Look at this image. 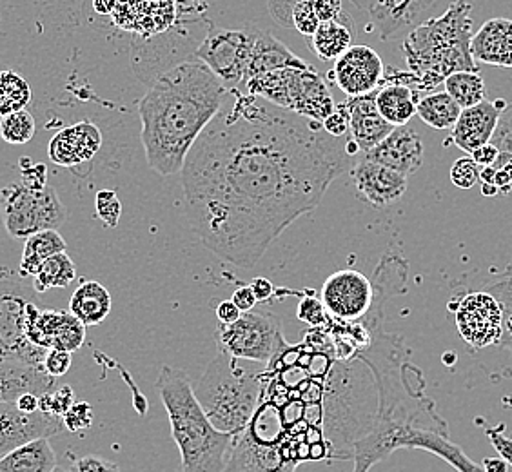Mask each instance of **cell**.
Wrapping results in <instances>:
<instances>
[{
  "mask_svg": "<svg viewBox=\"0 0 512 472\" xmlns=\"http://www.w3.org/2000/svg\"><path fill=\"white\" fill-rule=\"evenodd\" d=\"M235 93L209 122L182 168L186 217L200 242L251 269L278 236L320 206L347 168L344 138L315 120Z\"/></svg>",
  "mask_w": 512,
  "mask_h": 472,
  "instance_id": "1",
  "label": "cell"
},
{
  "mask_svg": "<svg viewBox=\"0 0 512 472\" xmlns=\"http://www.w3.org/2000/svg\"><path fill=\"white\" fill-rule=\"evenodd\" d=\"M227 93L202 62L164 71L138 102L140 142L149 168L160 177L180 173L202 131L222 111Z\"/></svg>",
  "mask_w": 512,
  "mask_h": 472,
  "instance_id": "2",
  "label": "cell"
},
{
  "mask_svg": "<svg viewBox=\"0 0 512 472\" xmlns=\"http://www.w3.org/2000/svg\"><path fill=\"white\" fill-rule=\"evenodd\" d=\"M155 385L169 416L173 440L180 451L178 472L224 471L235 436L220 433L209 422L193 393L188 373L162 365Z\"/></svg>",
  "mask_w": 512,
  "mask_h": 472,
  "instance_id": "3",
  "label": "cell"
},
{
  "mask_svg": "<svg viewBox=\"0 0 512 472\" xmlns=\"http://www.w3.org/2000/svg\"><path fill=\"white\" fill-rule=\"evenodd\" d=\"M473 4L454 2L436 19L409 31L402 42L405 62L418 79V91H431L456 71H480L471 53Z\"/></svg>",
  "mask_w": 512,
  "mask_h": 472,
  "instance_id": "4",
  "label": "cell"
},
{
  "mask_svg": "<svg viewBox=\"0 0 512 472\" xmlns=\"http://www.w3.org/2000/svg\"><path fill=\"white\" fill-rule=\"evenodd\" d=\"M260 365L218 353L198 384L193 385L198 404L220 433L231 436L242 433L264 402L266 385L262 382L264 369Z\"/></svg>",
  "mask_w": 512,
  "mask_h": 472,
  "instance_id": "5",
  "label": "cell"
},
{
  "mask_svg": "<svg viewBox=\"0 0 512 472\" xmlns=\"http://www.w3.org/2000/svg\"><path fill=\"white\" fill-rule=\"evenodd\" d=\"M244 89L251 97L315 122H324L336 109L327 82L311 64L304 68L276 69L249 80Z\"/></svg>",
  "mask_w": 512,
  "mask_h": 472,
  "instance_id": "6",
  "label": "cell"
},
{
  "mask_svg": "<svg viewBox=\"0 0 512 472\" xmlns=\"http://www.w3.org/2000/svg\"><path fill=\"white\" fill-rule=\"evenodd\" d=\"M286 431L282 411L271 402H262L242 433L235 436L233 451L222 472H293L291 460L280 443Z\"/></svg>",
  "mask_w": 512,
  "mask_h": 472,
  "instance_id": "7",
  "label": "cell"
},
{
  "mask_svg": "<svg viewBox=\"0 0 512 472\" xmlns=\"http://www.w3.org/2000/svg\"><path fill=\"white\" fill-rule=\"evenodd\" d=\"M0 217L4 229L15 240H28L40 231L59 229L68 220V209L55 187L40 189L11 182L0 189Z\"/></svg>",
  "mask_w": 512,
  "mask_h": 472,
  "instance_id": "8",
  "label": "cell"
},
{
  "mask_svg": "<svg viewBox=\"0 0 512 472\" xmlns=\"http://www.w3.org/2000/svg\"><path fill=\"white\" fill-rule=\"evenodd\" d=\"M217 347L218 353L266 365L286 351V342L275 315L249 311L233 324H220Z\"/></svg>",
  "mask_w": 512,
  "mask_h": 472,
  "instance_id": "9",
  "label": "cell"
},
{
  "mask_svg": "<svg viewBox=\"0 0 512 472\" xmlns=\"http://www.w3.org/2000/svg\"><path fill=\"white\" fill-rule=\"evenodd\" d=\"M31 305L33 291L15 282H0V362L42 367L46 349L28 338Z\"/></svg>",
  "mask_w": 512,
  "mask_h": 472,
  "instance_id": "10",
  "label": "cell"
},
{
  "mask_svg": "<svg viewBox=\"0 0 512 472\" xmlns=\"http://www.w3.org/2000/svg\"><path fill=\"white\" fill-rule=\"evenodd\" d=\"M253 40V26H247L246 30H226L213 26L195 51V57L217 75L227 91H238V88H244Z\"/></svg>",
  "mask_w": 512,
  "mask_h": 472,
  "instance_id": "11",
  "label": "cell"
},
{
  "mask_svg": "<svg viewBox=\"0 0 512 472\" xmlns=\"http://www.w3.org/2000/svg\"><path fill=\"white\" fill-rule=\"evenodd\" d=\"M449 307L465 344L473 349L502 345L505 311L502 302L487 289L469 291Z\"/></svg>",
  "mask_w": 512,
  "mask_h": 472,
  "instance_id": "12",
  "label": "cell"
},
{
  "mask_svg": "<svg viewBox=\"0 0 512 472\" xmlns=\"http://www.w3.org/2000/svg\"><path fill=\"white\" fill-rule=\"evenodd\" d=\"M320 298L327 315L338 322H358L369 313L375 291L373 282L364 273L342 269L325 280Z\"/></svg>",
  "mask_w": 512,
  "mask_h": 472,
  "instance_id": "13",
  "label": "cell"
},
{
  "mask_svg": "<svg viewBox=\"0 0 512 472\" xmlns=\"http://www.w3.org/2000/svg\"><path fill=\"white\" fill-rule=\"evenodd\" d=\"M458 0H380L369 11L371 26L380 39L405 37L427 20L436 19Z\"/></svg>",
  "mask_w": 512,
  "mask_h": 472,
  "instance_id": "14",
  "label": "cell"
},
{
  "mask_svg": "<svg viewBox=\"0 0 512 472\" xmlns=\"http://www.w3.org/2000/svg\"><path fill=\"white\" fill-rule=\"evenodd\" d=\"M385 66L380 55L369 46H351L329 73V79L335 80L336 86L347 97H362L375 93L384 84Z\"/></svg>",
  "mask_w": 512,
  "mask_h": 472,
  "instance_id": "15",
  "label": "cell"
},
{
  "mask_svg": "<svg viewBox=\"0 0 512 472\" xmlns=\"http://www.w3.org/2000/svg\"><path fill=\"white\" fill-rule=\"evenodd\" d=\"M28 338L31 344L46 351L60 349L75 353L86 340V325L69 311H40L33 304L28 316Z\"/></svg>",
  "mask_w": 512,
  "mask_h": 472,
  "instance_id": "16",
  "label": "cell"
},
{
  "mask_svg": "<svg viewBox=\"0 0 512 472\" xmlns=\"http://www.w3.org/2000/svg\"><path fill=\"white\" fill-rule=\"evenodd\" d=\"M64 427L62 418H55L50 414L20 413L15 404L2 402L0 404V460L8 456L24 443L51 438L53 434L60 433Z\"/></svg>",
  "mask_w": 512,
  "mask_h": 472,
  "instance_id": "17",
  "label": "cell"
},
{
  "mask_svg": "<svg viewBox=\"0 0 512 472\" xmlns=\"http://www.w3.org/2000/svg\"><path fill=\"white\" fill-rule=\"evenodd\" d=\"M351 177L355 182L358 198L375 207H387L398 202L409 186V178L402 173L385 168L382 164L369 162L365 158L355 164Z\"/></svg>",
  "mask_w": 512,
  "mask_h": 472,
  "instance_id": "18",
  "label": "cell"
},
{
  "mask_svg": "<svg viewBox=\"0 0 512 472\" xmlns=\"http://www.w3.org/2000/svg\"><path fill=\"white\" fill-rule=\"evenodd\" d=\"M364 158L409 178L424 164V144L414 129L402 126L394 128L393 133L376 148L365 153Z\"/></svg>",
  "mask_w": 512,
  "mask_h": 472,
  "instance_id": "19",
  "label": "cell"
},
{
  "mask_svg": "<svg viewBox=\"0 0 512 472\" xmlns=\"http://www.w3.org/2000/svg\"><path fill=\"white\" fill-rule=\"evenodd\" d=\"M344 108L349 113V133L360 153H369L394 131L376 108V91L362 97H349Z\"/></svg>",
  "mask_w": 512,
  "mask_h": 472,
  "instance_id": "20",
  "label": "cell"
},
{
  "mask_svg": "<svg viewBox=\"0 0 512 472\" xmlns=\"http://www.w3.org/2000/svg\"><path fill=\"white\" fill-rule=\"evenodd\" d=\"M102 146V133L91 122H79L68 128L60 129L55 137L51 138L50 153L51 162L62 168H73L99 153Z\"/></svg>",
  "mask_w": 512,
  "mask_h": 472,
  "instance_id": "21",
  "label": "cell"
},
{
  "mask_svg": "<svg viewBox=\"0 0 512 472\" xmlns=\"http://www.w3.org/2000/svg\"><path fill=\"white\" fill-rule=\"evenodd\" d=\"M498 117L500 109L489 100H483L473 108L462 109L454 128L451 129L449 142L465 153H473L474 149L491 142Z\"/></svg>",
  "mask_w": 512,
  "mask_h": 472,
  "instance_id": "22",
  "label": "cell"
},
{
  "mask_svg": "<svg viewBox=\"0 0 512 472\" xmlns=\"http://www.w3.org/2000/svg\"><path fill=\"white\" fill-rule=\"evenodd\" d=\"M471 53L476 64L512 68V20H487L473 35Z\"/></svg>",
  "mask_w": 512,
  "mask_h": 472,
  "instance_id": "23",
  "label": "cell"
},
{
  "mask_svg": "<svg viewBox=\"0 0 512 472\" xmlns=\"http://www.w3.org/2000/svg\"><path fill=\"white\" fill-rule=\"evenodd\" d=\"M304 66H307L306 60L296 57L284 42H280L267 31L255 28V40H253V50L247 62L244 86L249 80L258 79L276 69L304 68Z\"/></svg>",
  "mask_w": 512,
  "mask_h": 472,
  "instance_id": "24",
  "label": "cell"
},
{
  "mask_svg": "<svg viewBox=\"0 0 512 472\" xmlns=\"http://www.w3.org/2000/svg\"><path fill=\"white\" fill-rule=\"evenodd\" d=\"M57 380L44 373L42 367L0 362V404H15L20 394L33 393L37 396L55 389Z\"/></svg>",
  "mask_w": 512,
  "mask_h": 472,
  "instance_id": "25",
  "label": "cell"
},
{
  "mask_svg": "<svg viewBox=\"0 0 512 472\" xmlns=\"http://www.w3.org/2000/svg\"><path fill=\"white\" fill-rule=\"evenodd\" d=\"M111 295L100 282H82L69 300V313L86 327L99 325L111 313Z\"/></svg>",
  "mask_w": 512,
  "mask_h": 472,
  "instance_id": "26",
  "label": "cell"
},
{
  "mask_svg": "<svg viewBox=\"0 0 512 472\" xmlns=\"http://www.w3.org/2000/svg\"><path fill=\"white\" fill-rule=\"evenodd\" d=\"M59 467L50 438L24 443L0 460V472H53Z\"/></svg>",
  "mask_w": 512,
  "mask_h": 472,
  "instance_id": "27",
  "label": "cell"
},
{
  "mask_svg": "<svg viewBox=\"0 0 512 472\" xmlns=\"http://www.w3.org/2000/svg\"><path fill=\"white\" fill-rule=\"evenodd\" d=\"M418 100L413 88L398 82H385L376 91V108L394 128H402L416 115Z\"/></svg>",
  "mask_w": 512,
  "mask_h": 472,
  "instance_id": "28",
  "label": "cell"
},
{
  "mask_svg": "<svg viewBox=\"0 0 512 472\" xmlns=\"http://www.w3.org/2000/svg\"><path fill=\"white\" fill-rule=\"evenodd\" d=\"M344 19H347L345 13L340 19L320 24L315 35L311 39H307L309 48L322 62H333V60L336 62L344 55L345 51L353 46L351 22H344Z\"/></svg>",
  "mask_w": 512,
  "mask_h": 472,
  "instance_id": "29",
  "label": "cell"
},
{
  "mask_svg": "<svg viewBox=\"0 0 512 472\" xmlns=\"http://www.w3.org/2000/svg\"><path fill=\"white\" fill-rule=\"evenodd\" d=\"M344 15L342 0H295L291 10L293 30L311 39L320 24Z\"/></svg>",
  "mask_w": 512,
  "mask_h": 472,
  "instance_id": "30",
  "label": "cell"
},
{
  "mask_svg": "<svg viewBox=\"0 0 512 472\" xmlns=\"http://www.w3.org/2000/svg\"><path fill=\"white\" fill-rule=\"evenodd\" d=\"M66 240L62 238L57 229H50V231H40L31 235L26 244H24V251L20 256L19 275L22 278L37 275L39 267L51 258V256L59 255V253H66Z\"/></svg>",
  "mask_w": 512,
  "mask_h": 472,
  "instance_id": "31",
  "label": "cell"
},
{
  "mask_svg": "<svg viewBox=\"0 0 512 472\" xmlns=\"http://www.w3.org/2000/svg\"><path fill=\"white\" fill-rule=\"evenodd\" d=\"M460 113L462 108L445 91L425 95L416 106V115L434 129H453Z\"/></svg>",
  "mask_w": 512,
  "mask_h": 472,
  "instance_id": "32",
  "label": "cell"
},
{
  "mask_svg": "<svg viewBox=\"0 0 512 472\" xmlns=\"http://www.w3.org/2000/svg\"><path fill=\"white\" fill-rule=\"evenodd\" d=\"M77 278V267L66 253L51 256L39 267L33 276V289L37 293H46L50 289L69 287Z\"/></svg>",
  "mask_w": 512,
  "mask_h": 472,
  "instance_id": "33",
  "label": "cell"
},
{
  "mask_svg": "<svg viewBox=\"0 0 512 472\" xmlns=\"http://www.w3.org/2000/svg\"><path fill=\"white\" fill-rule=\"evenodd\" d=\"M445 93L462 109L473 108L485 99V82L480 71H456L445 79Z\"/></svg>",
  "mask_w": 512,
  "mask_h": 472,
  "instance_id": "34",
  "label": "cell"
},
{
  "mask_svg": "<svg viewBox=\"0 0 512 472\" xmlns=\"http://www.w3.org/2000/svg\"><path fill=\"white\" fill-rule=\"evenodd\" d=\"M30 100V84L24 77L13 71H0V117L26 108Z\"/></svg>",
  "mask_w": 512,
  "mask_h": 472,
  "instance_id": "35",
  "label": "cell"
},
{
  "mask_svg": "<svg viewBox=\"0 0 512 472\" xmlns=\"http://www.w3.org/2000/svg\"><path fill=\"white\" fill-rule=\"evenodd\" d=\"M35 135V118L30 111L20 109L0 120V137L13 146L28 144Z\"/></svg>",
  "mask_w": 512,
  "mask_h": 472,
  "instance_id": "36",
  "label": "cell"
},
{
  "mask_svg": "<svg viewBox=\"0 0 512 472\" xmlns=\"http://www.w3.org/2000/svg\"><path fill=\"white\" fill-rule=\"evenodd\" d=\"M73 404H75L73 389L69 385H62L59 389L55 387L50 393L40 396L39 411L55 416V418H62L64 414L68 413Z\"/></svg>",
  "mask_w": 512,
  "mask_h": 472,
  "instance_id": "37",
  "label": "cell"
},
{
  "mask_svg": "<svg viewBox=\"0 0 512 472\" xmlns=\"http://www.w3.org/2000/svg\"><path fill=\"white\" fill-rule=\"evenodd\" d=\"M95 209L97 217L108 227L119 226L120 215H122V204L115 191L111 189H102L95 198Z\"/></svg>",
  "mask_w": 512,
  "mask_h": 472,
  "instance_id": "38",
  "label": "cell"
},
{
  "mask_svg": "<svg viewBox=\"0 0 512 472\" xmlns=\"http://www.w3.org/2000/svg\"><path fill=\"white\" fill-rule=\"evenodd\" d=\"M480 171L473 157L458 158L451 168V182L460 189H471L480 182Z\"/></svg>",
  "mask_w": 512,
  "mask_h": 472,
  "instance_id": "39",
  "label": "cell"
},
{
  "mask_svg": "<svg viewBox=\"0 0 512 472\" xmlns=\"http://www.w3.org/2000/svg\"><path fill=\"white\" fill-rule=\"evenodd\" d=\"M491 144L500 153L512 155V102L500 111V117H498L493 138H491Z\"/></svg>",
  "mask_w": 512,
  "mask_h": 472,
  "instance_id": "40",
  "label": "cell"
},
{
  "mask_svg": "<svg viewBox=\"0 0 512 472\" xmlns=\"http://www.w3.org/2000/svg\"><path fill=\"white\" fill-rule=\"evenodd\" d=\"M298 320L306 322L311 327H320V325L327 324L329 315L325 311L324 302L322 298H316V296H304L300 298V304H298Z\"/></svg>",
  "mask_w": 512,
  "mask_h": 472,
  "instance_id": "41",
  "label": "cell"
},
{
  "mask_svg": "<svg viewBox=\"0 0 512 472\" xmlns=\"http://www.w3.org/2000/svg\"><path fill=\"white\" fill-rule=\"evenodd\" d=\"M91 422H93V411L86 402H79V404L75 402L71 405L68 413L62 416L64 427L71 433H77L80 429H88Z\"/></svg>",
  "mask_w": 512,
  "mask_h": 472,
  "instance_id": "42",
  "label": "cell"
},
{
  "mask_svg": "<svg viewBox=\"0 0 512 472\" xmlns=\"http://www.w3.org/2000/svg\"><path fill=\"white\" fill-rule=\"evenodd\" d=\"M71 362H73V358H71V353H68V351L48 349L46 356H44V362H42V369L48 376L57 380L60 376L68 373Z\"/></svg>",
  "mask_w": 512,
  "mask_h": 472,
  "instance_id": "43",
  "label": "cell"
},
{
  "mask_svg": "<svg viewBox=\"0 0 512 472\" xmlns=\"http://www.w3.org/2000/svg\"><path fill=\"white\" fill-rule=\"evenodd\" d=\"M69 472H120V469L115 462H109L97 454H88L71 463Z\"/></svg>",
  "mask_w": 512,
  "mask_h": 472,
  "instance_id": "44",
  "label": "cell"
},
{
  "mask_svg": "<svg viewBox=\"0 0 512 472\" xmlns=\"http://www.w3.org/2000/svg\"><path fill=\"white\" fill-rule=\"evenodd\" d=\"M322 129L329 137L345 138V135L349 133V113L344 108V104L336 106L335 111L325 118L322 122Z\"/></svg>",
  "mask_w": 512,
  "mask_h": 472,
  "instance_id": "45",
  "label": "cell"
},
{
  "mask_svg": "<svg viewBox=\"0 0 512 472\" xmlns=\"http://www.w3.org/2000/svg\"><path fill=\"white\" fill-rule=\"evenodd\" d=\"M295 0H269L267 8L269 15L273 17L278 26L282 28H293L291 26V10H293Z\"/></svg>",
  "mask_w": 512,
  "mask_h": 472,
  "instance_id": "46",
  "label": "cell"
},
{
  "mask_svg": "<svg viewBox=\"0 0 512 472\" xmlns=\"http://www.w3.org/2000/svg\"><path fill=\"white\" fill-rule=\"evenodd\" d=\"M503 427H494V429H487V436L493 442L494 449L502 456V460L512 465V436L503 434Z\"/></svg>",
  "mask_w": 512,
  "mask_h": 472,
  "instance_id": "47",
  "label": "cell"
},
{
  "mask_svg": "<svg viewBox=\"0 0 512 472\" xmlns=\"http://www.w3.org/2000/svg\"><path fill=\"white\" fill-rule=\"evenodd\" d=\"M231 302L237 305L238 309H240V313H249V311L255 309L258 300H256L255 293H253L251 286H242L238 287L237 291L233 293Z\"/></svg>",
  "mask_w": 512,
  "mask_h": 472,
  "instance_id": "48",
  "label": "cell"
},
{
  "mask_svg": "<svg viewBox=\"0 0 512 472\" xmlns=\"http://www.w3.org/2000/svg\"><path fill=\"white\" fill-rule=\"evenodd\" d=\"M20 182L26 184V186L35 187V189L48 186L46 184V166L44 164H37V166L22 169Z\"/></svg>",
  "mask_w": 512,
  "mask_h": 472,
  "instance_id": "49",
  "label": "cell"
},
{
  "mask_svg": "<svg viewBox=\"0 0 512 472\" xmlns=\"http://www.w3.org/2000/svg\"><path fill=\"white\" fill-rule=\"evenodd\" d=\"M471 157H473L474 162H476L480 168H489V166H493L494 162L500 157V151L494 148L493 144L489 142V144H485L482 148L474 149L473 153H471Z\"/></svg>",
  "mask_w": 512,
  "mask_h": 472,
  "instance_id": "50",
  "label": "cell"
},
{
  "mask_svg": "<svg viewBox=\"0 0 512 472\" xmlns=\"http://www.w3.org/2000/svg\"><path fill=\"white\" fill-rule=\"evenodd\" d=\"M240 316H242L240 309H238L237 305L233 304L231 300H224V302L218 304L217 318L220 320V324H233V322H237Z\"/></svg>",
  "mask_w": 512,
  "mask_h": 472,
  "instance_id": "51",
  "label": "cell"
},
{
  "mask_svg": "<svg viewBox=\"0 0 512 472\" xmlns=\"http://www.w3.org/2000/svg\"><path fill=\"white\" fill-rule=\"evenodd\" d=\"M40 396L33 393L20 394L19 398L15 400V407L19 409L20 413L33 414L39 411Z\"/></svg>",
  "mask_w": 512,
  "mask_h": 472,
  "instance_id": "52",
  "label": "cell"
},
{
  "mask_svg": "<svg viewBox=\"0 0 512 472\" xmlns=\"http://www.w3.org/2000/svg\"><path fill=\"white\" fill-rule=\"evenodd\" d=\"M251 289H253V293H255L258 302H266V300H269V298L273 296V291H275L271 280H267V278H255V280L251 282Z\"/></svg>",
  "mask_w": 512,
  "mask_h": 472,
  "instance_id": "53",
  "label": "cell"
},
{
  "mask_svg": "<svg viewBox=\"0 0 512 472\" xmlns=\"http://www.w3.org/2000/svg\"><path fill=\"white\" fill-rule=\"evenodd\" d=\"M509 463L502 458H485L482 463V469L485 472H507Z\"/></svg>",
  "mask_w": 512,
  "mask_h": 472,
  "instance_id": "54",
  "label": "cell"
},
{
  "mask_svg": "<svg viewBox=\"0 0 512 472\" xmlns=\"http://www.w3.org/2000/svg\"><path fill=\"white\" fill-rule=\"evenodd\" d=\"M119 0H93V8L100 15H113Z\"/></svg>",
  "mask_w": 512,
  "mask_h": 472,
  "instance_id": "55",
  "label": "cell"
},
{
  "mask_svg": "<svg viewBox=\"0 0 512 472\" xmlns=\"http://www.w3.org/2000/svg\"><path fill=\"white\" fill-rule=\"evenodd\" d=\"M502 347L512 349V309L505 316V329H503Z\"/></svg>",
  "mask_w": 512,
  "mask_h": 472,
  "instance_id": "56",
  "label": "cell"
},
{
  "mask_svg": "<svg viewBox=\"0 0 512 472\" xmlns=\"http://www.w3.org/2000/svg\"><path fill=\"white\" fill-rule=\"evenodd\" d=\"M353 4H355L356 8H360V10L369 11L375 8L376 4L380 2V0H351Z\"/></svg>",
  "mask_w": 512,
  "mask_h": 472,
  "instance_id": "57",
  "label": "cell"
},
{
  "mask_svg": "<svg viewBox=\"0 0 512 472\" xmlns=\"http://www.w3.org/2000/svg\"><path fill=\"white\" fill-rule=\"evenodd\" d=\"M53 472H69V471H66V469H62V467H57V469H55V471Z\"/></svg>",
  "mask_w": 512,
  "mask_h": 472,
  "instance_id": "58",
  "label": "cell"
}]
</instances>
